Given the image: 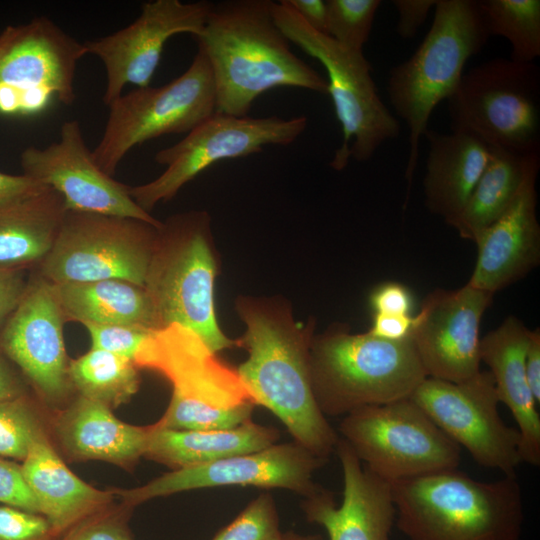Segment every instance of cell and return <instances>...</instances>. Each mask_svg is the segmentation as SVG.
Segmentation results:
<instances>
[{
    "mask_svg": "<svg viewBox=\"0 0 540 540\" xmlns=\"http://www.w3.org/2000/svg\"><path fill=\"white\" fill-rule=\"evenodd\" d=\"M237 311L246 325L237 346L248 358L236 369L256 406L271 411L293 441L328 459L339 435L321 412L310 374L313 323L294 322L288 309L273 301L245 298Z\"/></svg>",
    "mask_w": 540,
    "mask_h": 540,
    "instance_id": "6da1fadb",
    "label": "cell"
},
{
    "mask_svg": "<svg viewBox=\"0 0 540 540\" xmlns=\"http://www.w3.org/2000/svg\"><path fill=\"white\" fill-rule=\"evenodd\" d=\"M272 2L213 3L196 40L212 71L216 112L247 116L260 95L277 87L327 94V80L291 50Z\"/></svg>",
    "mask_w": 540,
    "mask_h": 540,
    "instance_id": "7a4b0ae2",
    "label": "cell"
},
{
    "mask_svg": "<svg viewBox=\"0 0 540 540\" xmlns=\"http://www.w3.org/2000/svg\"><path fill=\"white\" fill-rule=\"evenodd\" d=\"M395 526L407 540H520L522 489L515 474L483 482L457 468L391 483Z\"/></svg>",
    "mask_w": 540,
    "mask_h": 540,
    "instance_id": "3957f363",
    "label": "cell"
},
{
    "mask_svg": "<svg viewBox=\"0 0 540 540\" xmlns=\"http://www.w3.org/2000/svg\"><path fill=\"white\" fill-rule=\"evenodd\" d=\"M490 37L479 1L437 0L425 38L407 60L390 70L388 97L409 130L406 202L418 164L420 140L433 110L453 94L466 62L482 51Z\"/></svg>",
    "mask_w": 540,
    "mask_h": 540,
    "instance_id": "277c9868",
    "label": "cell"
},
{
    "mask_svg": "<svg viewBox=\"0 0 540 540\" xmlns=\"http://www.w3.org/2000/svg\"><path fill=\"white\" fill-rule=\"evenodd\" d=\"M134 364L160 373L172 386L168 408L155 423L159 428L227 429L252 419L256 404L237 370L181 325L153 330Z\"/></svg>",
    "mask_w": 540,
    "mask_h": 540,
    "instance_id": "5b68a950",
    "label": "cell"
},
{
    "mask_svg": "<svg viewBox=\"0 0 540 540\" xmlns=\"http://www.w3.org/2000/svg\"><path fill=\"white\" fill-rule=\"evenodd\" d=\"M310 374L326 417L409 398L427 378L411 339L387 341L343 325L313 336Z\"/></svg>",
    "mask_w": 540,
    "mask_h": 540,
    "instance_id": "8992f818",
    "label": "cell"
},
{
    "mask_svg": "<svg viewBox=\"0 0 540 540\" xmlns=\"http://www.w3.org/2000/svg\"><path fill=\"white\" fill-rule=\"evenodd\" d=\"M206 212L191 211L169 218L158 229L144 288L159 329L181 325L213 352L233 346L220 329L214 305L216 260L210 246Z\"/></svg>",
    "mask_w": 540,
    "mask_h": 540,
    "instance_id": "52a82bcc",
    "label": "cell"
},
{
    "mask_svg": "<svg viewBox=\"0 0 540 540\" xmlns=\"http://www.w3.org/2000/svg\"><path fill=\"white\" fill-rule=\"evenodd\" d=\"M272 14L288 40L326 70L327 94L343 134L330 162L333 169L342 170L350 158L367 161L383 143L398 137L399 122L383 103L363 52L350 50L312 29L285 0L272 2Z\"/></svg>",
    "mask_w": 540,
    "mask_h": 540,
    "instance_id": "ba28073f",
    "label": "cell"
},
{
    "mask_svg": "<svg viewBox=\"0 0 540 540\" xmlns=\"http://www.w3.org/2000/svg\"><path fill=\"white\" fill-rule=\"evenodd\" d=\"M446 101L451 130L490 147L540 153V70L534 62L485 61L464 72Z\"/></svg>",
    "mask_w": 540,
    "mask_h": 540,
    "instance_id": "9c48e42d",
    "label": "cell"
},
{
    "mask_svg": "<svg viewBox=\"0 0 540 540\" xmlns=\"http://www.w3.org/2000/svg\"><path fill=\"white\" fill-rule=\"evenodd\" d=\"M339 433L389 483L457 468L461 448L409 397L343 416Z\"/></svg>",
    "mask_w": 540,
    "mask_h": 540,
    "instance_id": "30bf717a",
    "label": "cell"
},
{
    "mask_svg": "<svg viewBox=\"0 0 540 540\" xmlns=\"http://www.w3.org/2000/svg\"><path fill=\"white\" fill-rule=\"evenodd\" d=\"M95 163L112 176L136 145L166 134L188 133L216 112L212 71L198 49L188 69L160 87L137 88L109 106Z\"/></svg>",
    "mask_w": 540,
    "mask_h": 540,
    "instance_id": "8fae6325",
    "label": "cell"
},
{
    "mask_svg": "<svg viewBox=\"0 0 540 540\" xmlns=\"http://www.w3.org/2000/svg\"><path fill=\"white\" fill-rule=\"evenodd\" d=\"M159 228L134 218L66 210L37 272L53 284L120 279L144 286Z\"/></svg>",
    "mask_w": 540,
    "mask_h": 540,
    "instance_id": "7c38bea8",
    "label": "cell"
},
{
    "mask_svg": "<svg viewBox=\"0 0 540 540\" xmlns=\"http://www.w3.org/2000/svg\"><path fill=\"white\" fill-rule=\"evenodd\" d=\"M306 116L288 119L233 116L214 112L178 143L155 154L165 171L146 184L129 187L132 199L146 212L172 199L189 181L211 165L225 159L260 153L264 146L292 144L306 129Z\"/></svg>",
    "mask_w": 540,
    "mask_h": 540,
    "instance_id": "4fadbf2b",
    "label": "cell"
},
{
    "mask_svg": "<svg viewBox=\"0 0 540 540\" xmlns=\"http://www.w3.org/2000/svg\"><path fill=\"white\" fill-rule=\"evenodd\" d=\"M85 43L47 17L0 32V114L31 116L57 100L75 101L74 78Z\"/></svg>",
    "mask_w": 540,
    "mask_h": 540,
    "instance_id": "5bb4252c",
    "label": "cell"
},
{
    "mask_svg": "<svg viewBox=\"0 0 540 540\" xmlns=\"http://www.w3.org/2000/svg\"><path fill=\"white\" fill-rule=\"evenodd\" d=\"M410 398L474 461L503 475H513L519 464L520 435L505 424L493 377L480 370L461 382L427 377Z\"/></svg>",
    "mask_w": 540,
    "mask_h": 540,
    "instance_id": "9a60e30c",
    "label": "cell"
},
{
    "mask_svg": "<svg viewBox=\"0 0 540 540\" xmlns=\"http://www.w3.org/2000/svg\"><path fill=\"white\" fill-rule=\"evenodd\" d=\"M326 461L295 441L275 443L259 451L172 470L140 487L120 490L119 495L134 506L184 491L251 486L289 490L305 498L319 487L314 475Z\"/></svg>",
    "mask_w": 540,
    "mask_h": 540,
    "instance_id": "2e32d148",
    "label": "cell"
},
{
    "mask_svg": "<svg viewBox=\"0 0 540 540\" xmlns=\"http://www.w3.org/2000/svg\"><path fill=\"white\" fill-rule=\"evenodd\" d=\"M212 6L209 1H148L130 25L85 42L87 52L96 55L105 67L103 102L109 106L127 84L149 86L168 39L180 33L199 36Z\"/></svg>",
    "mask_w": 540,
    "mask_h": 540,
    "instance_id": "e0dca14e",
    "label": "cell"
},
{
    "mask_svg": "<svg viewBox=\"0 0 540 540\" xmlns=\"http://www.w3.org/2000/svg\"><path fill=\"white\" fill-rule=\"evenodd\" d=\"M20 163L24 175L61 195L67 211L134 218L162 226L132 199L129 186L114 180L95 163L77 120L63 123L58 142L45 148L27 147Z\"/></svg>",
    "mask_w": 540,
    "mask_h": 540,
    "instance_id": "ac0fdd59",
    "label": "cell"
},
{
    "mask_svg": "<svg viewBox=\"0 0 540 540\" xmlns=\"http://www.w3.org/2000/svg\"><path fill=\"white\" fill-rule=\"evenodd\" d=\"M64 322L53 284L36 272L28 278L23 298L0 330V355L49 403L63 400L73 387Z\"/></svg>",
    "mask_w": 540,
    "mask_h": 540,
    "instance_id": "d6986e66",
    "label": "cell"
},
{
    "mask_svg": "<svg viewBox=\"0 0 540 540\" xmlns=\"http://www.w3.org/2000/svg\"><path fill=\"white\" fill-rule=\"evenodd\" d=\"M493 296L466 283L423 299L410 339L427 377L461 382L481 370L480 325Z\"/></svg>",
    "mask_w": 540,
    "mask_h": 540,
    "instance_id": "ffe728a7",
    "label": "cell"
},
{
    "mask_svg": "<svg viewBox=\"0 0 540 540\" xmlns=\"http://www.w3.org/2000/svg\"><path fill=\"white\" fill-rule=\"evenodd\" d=\"M335 452L343 476L341 504L319 486L302 501L307 521L323 527L329 540H392L396 509L391 483L366 468L340 437Z\"/></svg>",
    "mask_w": 540,
    "mask_h": 540,
    "instance_id": "44dd1931",
    "label": "cell"
},
{
    "mask_svg": "<svg viewBox=\"0 0 540 540\" xmlns=\"http://www.w3.org/2000/svg\"><path fill=\"white\" fill-rule=\"evenodd\" d=\"M540 155L533 158L520 190L505 213L474 242L477 259L469 285L495 294L540 263L536 182Z\"/></svg>",
    "mask_w": 540,
    "mask_h": 540,
    "instance_id": "7402d4cb",
    "label": "cell"
},
{
    "mask_svg": "<svg viewBox=\"0 0 540 540\" xmlns=\"http://www.w3.org/2000/svg\"><path fill=\"white\" fill-rule=\"evenodd\" d=\"M530 329L516 316H508L480 338V359L489 367L498 399L511 412L520 435L522 463L540 464V415L528 386L525 352Z\"/></svg>",
    "mask_w": 540,
    "mask_h": 540,
    "instance_id": "603a6c76",
    "label": "cell"
},
{
    "mask_svg": "<svg viewBox=\"0 0 540 540\" xmlns=\"http://www.w3.org/2000/svg\"><path fill=\"white\" fill-rule=\"evenodd\" d=\"M21 466L40 514L56 536L103 511L111 502V493L92 487L66 466L46 436L32 445Z\"/></svg>",
    "mask_w": 540,
    "mask_h": 540,
    "instance_id": "cb8c5ba5",
    "label": "cell"
},
{
    "mask_svg": "<svg viewBox=\"0 0 540 540\" xmlns=\"http://www.w3.org/2000/svg\"><path fill=\"white\" fill-rule=\"evenodd\" d=\"M429 144L423 178L425 205L448 224L463 209L489 160V146L461 131L427 129Z\"/></svg>",
    "mask_w": 540,
    "mask_h": 540,
    "instance_id": "d4e9b609",
    "label": "cell"
},
{
    "mask_svg": "<svg viewBox=\"0 0 540 540\" xmlns=\"http://www.w3.org/2000/svg\"><path fill=\"white\" fill-rule=\"evenodd\" d=\"M56 434L65 452L77 460L131 465L145 455L150 426L116 418L111 409L79 396L57 418Z\"/></svg>",
    "mask_w": 540,
    "mask_h": 540,
    "instance_id": "484cf974",
    "label": "cell"
},
{
    "mask_svg": "<svg viewBox=\"0 0 540 540\" xmlns=\"http://www.w3.org/2000/svg\"><path fill=\"white\" fill-rule=\"evenodd\" d=\"M279 431L251 420L236 427L172 430L150 425L145 457L172 470L259 451L278 442Z\"/></svg>",
    "mask_w": 540,
    "mask_h": 540,
    "instance_id": "4316f807",
    "label": "cell"
},
{
    "mask_svg": "<svg viewBox=\"0 0 540 540\" xmlns=\"http://www.w3.org/2000/svg\"><path fill=\"white\" fill-rule=\"evenodd\" d=\"M65 212L63 198L51 188L0 207V267H38L55 242Z\"/></svg>",
    "mask_w": 540,
    "mask_h": 540,
    "instance_id": "83f0119b",
    "label": "cell"
},
{
    "mask_svg": "<svg viewBox=\"0 0 540 540\" xmlns=\"http://www.w3.org/2000/svg\"><path fill=\"white\" fill-rule=\"evenodd\" d=\"M53 284V283H52ZM65 321L159 329L143 286L120 279L53 284Z\"/></svg>",
    "mask_w": 540,
    "mask_h": 540,
    "instance_id": "f1b7e54d",
    "label": "cell"
},
{
    "mask_svg": "<svg viewBox=\"0 0 540 540\" xmlns=\"http://www.w3.org/2000/svg\"><path fill=\"white\" fill-rule=\"evenodd\" d=\"M489 149V160L467 202L448 223L461 238L473 242L510 207L531 161L540 155H521L490 146Z\"/></svg>",
    "mask_w": 540,
    "mask_h": 540,
    "instance_id": "f546056e",
    "label": "cell"
},
{
    "mask_svg": "<svg viewBox=\"0 0 540 540\" xmlns=\"http://www.w3.org/2000/svg\"><path fill=\"white\" fill-rule=\"evenodd\" d=\"M137 369L127 358L91 348L69 362V377L81 396L111 409L128 402L138 391Z\"/></svg>",
    "mask_w": 540,
    "mask_h": 540,
    "instance_id": "4dcf8cb0",
    "label": "cell"
},
{
    "mask_svg": "<svg viewBox=\"0 0 540 540\" xmlns=\"http://www.w3.org/2000/svg\"><path fill=\"white\" fill-rule=\"evenodd\" d=\"M479 5L490 36L509 42L512 60L531 63L539 57V0H480Z\"/></svg>",
    "mask_w": 540,
    "mask_h": 540,
    "instance_id": "1f68e13d",
    "label": "cell"
},
{
    "mask_svg": "<svg viewBox=\"0 0 540 540\" xmlns=\"http://www.w3.org/2000/svg\"><path fill=\"white\" fill-rule=\"evenodd\" d=\"M43 436L41 422L26 394L0 401V457L22 462Z\"/></svg>",
    "mask_w": 540,
    "mask_h": 540,
    "instance_id": "d6a6232c",
    "label": "cell"
},
{
    "mask_svg": "<svg viewBox=\"0 0 540 540\" xmlns=\"http://www.w3.org/2000/svg\"><path fill=\"white\" fill-rule=\"evenodd\" d=\"M326 35L340 45L363 52L380 0H327Z\"/></svg>",
    "mask_w": 540,
    "mask_h": 540,
    "instance_id": "836d02e7",
    "label": "cell"
},
{
    "mask_svg": "<svg viewBox=\"0 0 540 540\" xmlns=\"http://www.w3.org/2000/svg\"><path fill=\"white\" fill-rule=\"evenodd\" d=\"M281 536L274 498L261 493L212 540H280Z\"/></svg>",
    "mask_w": 540,
    "mask_h": 540,
    "instance_id": "e575fe53",
    "label": "cell"
},
{
    "mask_svg": "<svg viewBox=\"0 0 540 540\" xmlns=\"http://www.w3.org/2000/svg\"><path fill=\"white\" fill-rule=\"evenodd\" d=\"M91 338V348L104 350L134 363L144 341L153 330L128 324H83Z\"/></svg>",
    "mask_w": 540,
    "mask_h": 540,
    "instance_id": "d590c367",
    "label": "cell"
},
{
    "mask_svg": "<svg viewBox=\"0 0 540 540\" xmlns=\"http://www.w3.org/2000/svg\"><path fill=\"white\" fill-rule=\"evenodd\" d=\"M55 537L44 516L0 505V540H54Z\"/></svg>",
    "mask_w": 540,
    "mask_h": 540,
    "instance_id": "8d00e7d4",
    "label": "cell"
},
{
    "mask_svg": "<svg viewBox=\"0 0 540 540\" xmlns=\"http://www.w3.org/2000/svg\"><path fill=\"white\" fill-rule=\"evenodd\" d=\"M0 505L40 514L37 500L24 478L21 464L2 457H0Z\"/></svg>",
    "mask_w": 540,
    "mask_h": 540,
    "instance_id": "74e56055",
    "label": "cell"
},
{
    "mask_svg": "<svg viewBox=\"0 0 540 540\" xmlns=\"http://www.w3.org/2000/svg\"><path fill=\"white\" fill-rule=\"evenodd\" d=\"M103 511L77 523L59 540H132L124 521Z\"/></svg>",
    "mask_w": 540,
    "mask_h": 540,
    "instance_id": "f35d334b",
    "label": "cell"
},
{
    "mask_svg": "<svg viewBox=\"0 0 540 540\" xmlns=\"http://www.w3.org/2000/svg\"><path fill=\"white\" fill-rule=\"evenodd\" d=\"M370 304L374 313L388 315H411L413 298L406 286L386 282L372 292Z\"/></svg>",
    "mask_w": 540,
    "mask_h": 540,
    "instance_id": "ab89813d",
    "label": "cell"
},
{
    "mask_svg": "<svg viewBox=\"0 0 540 540\" xmlns=\"http://www.w3.org/2000/svg\"><path fill=\"white\" fill-rule=\"evenodd\" d=\"M437 0H393L398 15L396 32L403 39L413 38L426 21Z\"/></svg>",
    "mask_w": 540,
    "mask_h": 540,
    "instance_id": "60d3db41",
    "label": "cell"
},
{
    "mask_svg": "<svg viewBox=\"0 0 540 540\" xmlns=\"http://www.w3.org/2000/svg\"><path fill=\"white\" fill-rule=\"evenodd\" d=\"M25 270L0 267V330L24 296Z\"/></svg>",
    "mask_w": 540,
    "mask_h": 540,
    "instance_id": "b9f144b4",
    "label": "cell"
},
{
    "mask_svg": "<svg viewBox=\"0 0 540 540\" xmlns=\"http://www.w3.org/2000/svg\"><path fill=\"white\" fill-rule=\"evenodd\" d=\"M415 325V316L374 313L368 332L378 338L400 342L410 339Z\"/></svg>",
    "mask_w": 540,
    "mask_h": 540,
    "instance_id": "7bdbcfd3",
    "label": "cell"
},
{
    "mask_svg": "<svg viewBox=\"0 0 540 540\" xmlns=\"http://www.w3.org/2000/svg\"><path fill=\"white\" fill-rule=\"evenodd\" d=\"M47 188L49 187L24 174L10 175L0 171V207L40 193Z\"/></svg>",
    "mask_w": 540,
    "mask_h": 540,
    "instance_id": "ee69618b",
    "label": "cell"
},
{
    "mask_svg": "<svg viewBox=\"0 0 540 540\" xmlns=\"http://www.w3.org/2000/svg\"><path fill=\"white\" fill-rule=\"evenodd\" d=\"M312 29L326 34L328 9L324 0H285Z\"/></svg>",
    "mask_w": 540,
    "mask_h": 540,
    "instance_id": "f6af8a7d",
    "label": "cell"
},
{
    "mask_svg": "<svg viewBox=\"0 0 540 540\" xmlns=\"http://www.w3.org/2000/svg\"><path fill=\"white\" fill-rule=\"evenodd\" d=\"M525 373L528 386L536 402H540V329L530 330L525 352Z\"/></svg>",
    "mask_w": 540,
    "mask_h": 540,
    "instance_id": "bcb514c9",
    "label": "cell"
},
{
    "mask_svg": "<svg viewBox=\"0 0 540 540\" xmlns=\"http://www.w3.org/2000/svg\"><path fill=\"white\" fill-rule=\"evenodd\" d=\"M25 393L24 383L11 363L0 355V401L13 399Z\"/></svg>",
    "mask_w": 540,
    "mask_h": 540,
    "instance_id": "7dc6e473",
    "label": "cell"
},
{
    "mask_svg": "<svg viewBox=\"0 0 540 540\" xmlns=\"http://www.w3.org/2000/svg\"><path fill=\"white\" fill-rule=\"evenodd\" d=\"M280 540H321L318 535H301L295 532L282 533Z\"/></svg>",
    "mask_w": 540,
    "mask_h": 540,
    "instance_id": "c3c4849f",
    "label": "cell"
}]
</instances>
